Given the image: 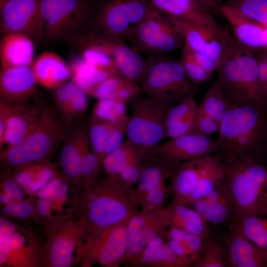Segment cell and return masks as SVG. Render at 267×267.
<instances>
[{"instance_id":"cell-1","label":"cell","mask_w":267,"mask_h":267,"mask_svg":"<svg viewBox=\"0 0 267 267\" xmlns=\"http://www.w3.org/2000/svg\"><path fill=\"white\" fill-rule=\"evenodd\" d=\"M216 154L253 157L258 160L267 139V105L248 104L231 108L221 121Z\"/></svg>"},{"instance_id":"cell-2","label":"cell","mask_w":267,"mask_h":267,"mask_svg":"<svg viewBox=\"0 0 267 267\" xmlns=\"http://www.w3.org/2000/svg\"><path fill=\"white\" fill-rule=\"evenodd\" d=\"M221 159L234 204L231 221L257 214L267 205V165L249 156Z\"/></svg>"},{"instance_id":"cell-3","label":"cell","mask_w":267,"mask_h":267,"mask_svg":"<svg viewBox=\"0 0 267 267\" xmlns=\"http://www.w3.org/2000/svg\"><path fill=\"white\" fill-rule=\"evenodd\" d=\"M217 72L216 81L232 107L248 104L267 105L259 82L255 54L235 39Z\"/></svg>"},{"instance_id":"cell-4","label":"cell","mask_w":267,"mask_h":267,"mask_svg":"<svg viewBox=\"0 0 267 267\" xmlns=\"http://www.w3.org/2000/svg\"><path fill=\"white\" fill-rule=\"evenodd\" d=\"M65 135V124L57 109L50 105L45 106L42 107L35 129L18 145L3 150L1 159L15 167L44 162Z\"/></svg>"},{"instance_id":"cell-5","label":"cell","mask_w":267,"mask_h":267,"mask_svg":"<svg viewBox=\"0 0 267 267\" xmlns=\"http://www.w3.org/2000/svg\"><path fill=\"white\" fill-rule=\"evenodd\" d=\"M44 40L72 44L90 31L95 12L86 0H41Z\"/></svg>"},{"instance_id":"cell-6","label":"cell","mask_w":267,"mask_h":267,"mask_svg":"<svg viewBox=\"0 0 267 267\" xmlns=\"http://www.w3.org/2000/svg\"><path fill=\"white\" fill-rule=\"evenodd\" d=\"M146 62L140 87L150 97L175 103L196 93V83L187 76L179 60L152 58Z\"/></svg>"},{"instance_id":"cell-7","label":"cell","mask_w":267,"mask_h":267,"mask_svg":"<svg viewBox=\"0 0 267 267\" xmlns=\"http://www.w3.org/2000/svg\"><path fill=\"white\" fill-rule=\"evenodd\" d=\"M174 103L149 97L139 102L128 117L127 138L139 149L143 158L152 154L165 137L166 117Z\"/></svg>"},{"instance_id":"cell-8","label":"cell","mask_w":267,"mask_h":267,"mask_svg":"<svg viewBox=\"0 0 267 267\" xmlns=\"http://www.w3.org/2000/svg\"><path fill=\"white\" fill-rule=\"evenodd\" d=\"M153 9L150 0H111L95 13L90 31L125 42Z\"/></svg>"},{"instance_id":"cell-9","label":"cell","mask_w":267,"mask_h":267,"mask_svg":"<svg viewBox=\"0 0 267 267\" xmlns=\"http://www.w3.org/2000/svg\"><path fill=\"white\" fill-rule=\"evenodd\" d=\"M128 40L138 52L152 54L170 52L184 44L182 34L170 17L154 8Z\"/></svg>"},{"instance_id":"cell-10","label":"cell","mask_w":267,"mask_h":267,"mask_svg":"<svg viewBox=\"0 0 267 267\" xmlns=\"http://www.w3.org/2000/svg\"><path fill=\"white\" fill-rule=\"evenodd\" d=\"M169 17L182 34L184 44L192 51L212 59L219 69L234 43L228 27L219 23L212 26H200Z\"/></svg>"},{"instance_id":"cell-11","label":"cell","mask_w":267,"mask_h":267,"mask_svg":"<svg viewBox=\"0 0 267 267\" xmlns=\"http://www.w3.org/2000/svg\"><path fill=\"white\" fill-rule=\"evenodd\" d=\"M72 44L80 49L92 47L103 51L114 60L124 77L134 83L140 82L146 69V62L139 52L125 41L90 31Z\"/></svg>"},{"instance_id":"cell-12","label":"cell","mask_w":267,"mask_h":267,"mask_svg":"<svg viewBox=\"0 0 267 267\" xmlns=\"http://www.w3.org/2000/svg\"><path fill=\"white\" fill-rule=\"evenodd\" d=\"M41 0H4L0 3V33H21L44 41Z\"/></svg>"},{"instance_id":"cell-13","label":"cell","mask_w":267,"mask_h":267,"mask_svg":"<svg viewBox=\"0 0 267 267\" xmlns=\"http://www.w3.org/2000/svg\"><path fill=\"white\" fill-rule=\"evenodd\" d=\"M217 140L211 136L192 132L170 138L159 144L153 154L177 164L208 155L216 154Z\"/></svg>"},{"instance_id":"cell-14","label":"cell","mask_w":267,"mask_h":267,"mask_svg":"<svg viewBox=\"0 0 267 267\" xmlns=\"http://www.w3.org/2000/svg\"><path fill=\"white\" fill-rule=\"evenodd\" d=\"M129 219L99 230L87 246L86 253L102 266L117 265L126 254Z\"/></svg>"},{"instance_id":"cell-15","label":"cell","mask_w":267,"mask_h":267,"mask_svg":"<svg viewBox=\"0 0 267 267\" xmlns=\"http://www.w3.org/2000/svg\"><path fill=\"white\" fill-rule=\"evenodd\" d=\"M38 84L32 66L1 67L0 101L13 104L27 103L35 96Z\"/></svg>"},{"instance_id":"cell-16","label":"cell","mask_w":267,"mask_h":267,"mask_svg":"<svg viewBox=\"0 0 267 267\" xmlns=\"http://www.w3.org/2000/svg\"><path fill=\"white\" fill-rule=\"evenodd\" d=\"M87 205L88 222L100 230L128 219V205L114 193L101 192L91 195Z\"/></svg>"},{"instance_id":"cell-17","label":"cell","mask_w":267,"mask_h":267,"mask_svg":"<svg viewBox=\"0 0 267 267\" xmlns=\"http://www.w3.org/2000/svg\"><path fill=\"white\" fill-rule=\"evenodd\" d=\"M221 8L239 44L254 52L267 50V25L244 16L227 4Z\"/></svg>"},{"instance_id":"cell-18","label":"cell","mask_w":267,"mask_h":267,"mask_svg":"<svg viewBox=\"0 0 267 267\" xmlns=\"http://www.w3.org/2000/svg\"><path fill=\"white\" fill-rule=\"evenodd\" d=\"M225 245L229 267H267V252L240 232L229 229Z\"/></svg>"},{"instance_id":"cell-19","label":"cell","mask_w":267,"mask_h":267,"mask_svg":"<svg viewBox=\"0 0 267 267\" xmlns=\"http://www.w3.org/2000/svg\"><path fill=\"white\" fill-rule=\"evenodd\" d=\"M11 105L4 138L7 147L18 145L33 132L43 107L27 103Z\"/></svg>"},{"instance_id":"cell-20","label":"cell","mask_w":267,"mask_h":267,"mask_svg":"<svg viewBox=\"0 0 267 267\" xmlns=\"http://www.w3.org/2000/svg\"><path fill=\"white\" fill-rule=\"evenodd\" d=\"M190 205L209 224L218 225L231 220L234 204L224 180L211 192Z\"/></svg>"},{"instance_id":"cell-21","label":"cell","mask_w":267,"mask_h":267,"mask_svg":"<svg viewBox=\"0 0 267 267\" xmlns=\"http://www.w3.org/2000/svg\"><path fill=\"white\" fill-rule=\"evenodd\" d=\"M82 226L73 222L62 224L51 236L47 249L49 266L69 267L73 265L74 252Z\"/></svg>"},{"instance_id":"cell-22","label":"cell","mask_w":267,"mask_h":267,"mask_svg":"<svg viewBox=\"0 0 267 267\" xmlns=\"http://www.w3.org/2000/svg\"><path fill=\"white\" fill-rule=\"evenodd\" d=\"M153 7L163 14L203 26L219 23L213 15L195 0H150Z\"/></svg>"},{"instance_id":"cell-23","label":"cell","mask_w":267,"mask_h":267,"mask_svg":"<svg viewBox=\"0 0 267 267\" xmlns=\"http://www.w3.org/2000/svg\"><path fill=\"white\" fill-rule=\"evenodd\" d=\"M60 163L67 178L78 181L83 178L81 162L85 148L90 146L89 136L81 128L68 133L63 140Z\"/></svg>"},{"instance_id":"cell-24","label":"cell","mask_w":267,"mask_h":267,"mask_svg":"<svg viewBox=\"0 0 267 267\" xmlns=\"http://www.w3.org/2000/svg\"><path fill=\"white\" fill-rule=\"evenodd\" d=\"M34 42L23 33L3 35L0 45L1 67L31 66L35 50Z\"/></svg>"},{"instance_id":"cell-25","label":"cell","mask_w":267,"mask_h":267,"mask_svg":"<svg viewBox=\"0 0 267 267\" xmlns=\"http://www.w3.org/2000/svg\"><path fill=\"white\" fill-rule=\"evenodd\" d=\"M208 155L180 162L175 166L171 178L176 201L187 205L200 180Z\"/></svg>"},{"instance_id":"cell-26","label":"cell","mask_w":267,"mask_h":267,"mask_svg":"<svg viewBox=\"0 0 267 267\" xmlns=\"http://www.w3.org/2000/svg\"><path fill=\"white\" fill-rule=\"evenodd\" d=\"M32 68L38 84L48 89L59 87L73 74L71 68L52 51L41 54L33 62Z\"/></svg>"},{"instance_id":"cell-27","label":"cell","mask_w":267,"mask_h":267,"mask_svg":"<svg viewBox=\"0 0 267 267\" xmlns=\"http://www.w3.org/2000/svg\"><path fill=\"white\" fill-rule=\"evenodd\" d=\"M230 222V229L240 232L267 252V205L256 214Z\"/></svg>"},{"instance_id":"cell-28","label":"cell","mask_w":267,"mask_h":267,"mask_svg":"<svg viewBox=\"0 0 267 267\" xmlns=\"http://www.w3.org/2000/svg\"><path fill=\"white\" fill-rule=\"evenodd\" d=\"M224 179V167L221 157L217 154L209 155L200 180L191 193L187 205L208 195Z\"/></svg>"},{"instance_id":"cell-29","label":"cell","mask_w":267,"mask_h":267,"mask_svg":"<svg viewBox=\"0 0 267 267\" xmlns=\"http://www.w3.org/2000/svg\"><path fill=\"white\" fill-rule=\"evenodd\" d=\"M170 225L203 239L210 235L209 223L195 210L175 201L171 208Z\"/></svg>"},{"instance_id":"cell-30","label":"cell","mask_w":267,"mask_h":267,"mask_svg":"<svg viewBox=\"0 0 267 267\" xmlns=\"http://www.w3.org/2000/svg\"><path fill=\"white\" fill-rule=\"evenodd\" d=\"M73 82L87 94H89L97 83L107 78L117 77V72L92 65L82 57L72 63Z\"/></svg>"},{"instance_id":"cell-31","label":"cell","mask_w":267,"mask_h":267,"mask_svg":"<svg viewBox=\"0 0 267 267\" xmlns=\"http://www.w3.org/2000/svg\"><path fill=\"white\" fill-rule=\"evenodd\" d=\"M142 261L145 263L160 264L168 267H184L192 262L178 257L162 237L152 238L141 252Z\"/></svg>"},{"instance_id":"cell-32","label":"cell","mask_w":267,"mask_h":267,"mask_svg":"<svg viewBox=\"0 0 267 267\" xmlns=\"http://www.w3.org/2000/svg\"><path fill=\"white\" fill-rule=\"evenodd\" d=\"M141 158L143 157L139 149L126 138L119 147L104 157L102 164L109 176L117 177L126 167Z\"/></svg>"},{"instance_id":"cell-33","label":"cell","mask_w":267,"mask_h":267,"mask_svg":"<svg viewBox=\"0 0 267 267\" xmlns=\"http://www.w3.org/2000/svg\"><path fill=\"white\" fill-rule=\"evenodd\" d=\"M232 108L222 90L216 81L211 86L198 107V111L214 119L220 125L227 111Z\"/></svg>"},{"instance_id":"cell-34","label":"cell","mask_w":267,"mask_h":267,"mask_svg":"<svg viewBox=\"0 0 267 267\" xmlns=\"http://www.w3.org/2000/svg\"><path fill=\"white\" fill-rule=\"evenodd\" d=\"M193 265L196 267H229L225 248L209 237L205 239L202 251Z\"/></svg>"},{"instance_id":"cell-35","label":"cell","mask_w":267,"mask_h":267,"mask_svg":"<svg viewBox=\"0 0 267 267\" xmlns=\"http://www.w3.org/2000/svg\"><path fill=\"white\" fill-rule=\"evenodd\" d=\"M91 122L89 134L90 146L101 164L105 156V148L111 122L94 117Z\"/></svg>"},{"instance_id":"cell-36","label":"cell","mask_w":267,"mask_h":267,"mask_svg":"<svg viewBox=\"0 0 267 267\" xmlns=\"http://www.w3.org/2000/svg\"><path fill=\"white\" fill-rule=\"evenodd\" d=\"M125 103L113 99H99L93 109V117L110 122L128 120Z\"/></svg>"},{"instance_id":"cell-37","label":"cell","mask_w":267,"mask_h":267,"mask_svg":"<svg viewBox=\"0 0 267 267\" xmlns=\"http://www.w3.org/2000/svg\"><path fill=\"white\" fill-rule=\"evenodd\" d=\"M226 4L244 16L267 26V0H229Z\"/></svg>"},{"instance_id":"cell-38","label":"cell","mask_w":267,"mask_h":267,"mask_svg":"<svg viewBox=\"0 0 267 267\" xmlns=\"http://www.w3.org/2000/svg\"><path fill=\"white\" fill-rule=\"evenodd\" d=\"M131 81L122 76L113 77L94 85L88 94L99 99H116L118 91Z\"/></svg>"},{"instance_id":"cell-39","label":"cell","mask_w":267,"mask_h":267,"mask_svg":"<svg viewBox=\"0 0 267 267\" xmlns=\"http://www.w3.org/2000/svg\"><path fill=\"white\" fill-rule=\"evenodd\" d=\"M188 78L195 83L206 82L212 75L203 70L196 62L192 50L183 44L178 60Z\"/></svg>"},{"instance_id":"cell-40","label":"cell","mask_w":267,"mask_h":267,"mask_svg":"<svg viewBox=\"0 0 267 267\" xmlns=\"http://www.w3.org/2000/svg\"><path fill=\"white\" fill-rule=\"evenodd\" d=\"M168 237V239L177 240L182 243L196 260L202 251L205 240L197 235L190 233L172 225H170Z\"/></svg>"},{"instance_id":"cell-41","label":"cell","mask_w":267,"mask_h":267,"mask_svg":"<svg viewBox=\"0 0 267 267\" xmlns=\"http://www.w3.org/2000/svg\"><path fill=\"white\" fill-rule=\"evenodd\" d=\"M198 105L193 97L184 99L169 110L165 120L166 129L196 112Z\"/></svg>"},{"instance_id":"cell-42","label":"cell","mask_w":267,"mask_h":267,"mask_svg":"<svg viewBox=\"0 0 267 267\" xmlns=\"http://www.w3.org/2000/svg\"><path fill=\"white\" fill-rule=\"evenodd\" d=\"M81 50L82 57L88 63L100 68L120 73L114 60L103 51L92 47H85Z\"/></svg>"},{"instance_id":"cell-43","label":"cell","mask_w":267,"mask_h":267,"mask_svg":"<svg viewBox=\"0 0 267 267\" xmlns=\"http://www.w3.org/2000/svg\"><path fill=\"white\" fill-rule=\"evenodd\" d=\"M57 174L54 166L46 162H40L38 170L30 183L25 188L28 191L38 192L45 186Z\"/></svg>"},{"instance_id":"cell-44","label":"cell","mask_w":267,"mask_h":267,"mask_svg":"<svg viewBox=\"0 0 267 267\" xmlns=\"http://www.w3.org/2000/svg\"><path fill=\"white\" fill-rule=\"evenodd\" d=\"M127 121L128 120L111 122L105 148V156L123 142L124 137L126 134Z\"/></svg>"},{"instance_id":"cell-45","label":"cell","mask_w":267,"mask_h":267,"mask_svg":"<svg viewBox=\"0 0 267 267\" xmlns=\"http://www.w3.org/2000/svg\"><path fill=\"white\" fill-rule=\"evenodd\" d=\"M89 146L84 150L81 162L82 177L88 182L92 180L100 165L95 155L89 150Z\"/></svg>"},{"instance_id":"cell-46","label":"cell","mask_w":267,"mask_h":267,"mask_svg":"<svg viewBox=\"0 0 267 267\" xmlns=\"http://www.w3.org/2000/svg\"><path fill=\"white\" fill-rule=\"evenodd\" d=\"M197 114V111L185 119L167 128L166 129L165 137L172 138L193 132Z\"/></svg>"},{"instance_id":"cell-47","label":"cell","mask_w":267,"mask_h":267,"mask_svg":"<svg viewBox=\"0 0 267 267\" xmlns=\"http://www.w3.org/2000/svg\"><path fill=\"white\" fill-rule=\"evenodd\" d=\"M220 124L212 117L199 112L197 114L193 132L211 136L218 132Z\"/></svg>"},{"instance_id":"cell-48","label":"cell","mask_w":267,"mask_h":267,"mask_svg":"<svg viewBox=\"0 0 267 267\" xmlns=\"http://www.w3.org/2000/svg\"><path fill=\"white\" fill-rule=\"evenodd\" d=\"M40 163L28 164L17 167L13 178L21 186L25 188L33 180Z\"/></svg>"},{"instance_id":"cell-49","label":"cell","mask_w":267,"mask_h":267,"mask_svg":"<svg viewBox=\"0 0 267 267\" xmlns=\"http://www.w3.org/2000/svg\"><path fill=\"white\" fill-rule=\"evenodd\" d=\"M139 159L128 165L121 172L117 178L122 183L132 185L138 182L142 166Z\"/></svg>"},{"instance_id":"cell-50","label":"cell","mask_w":267,"mask_h":267,"mask_svg":"<svg viewBox=\"0 0 267 267\" xmlns=\"http://www.w3.org/2000/svg\"><path fill=\"white\" fill-rule=\"evenodd\" d=\"M65 182L64 179L57 173L45 186L38 191V197L39 199H50L54 202L59 190Z\"/></svg>"},{"instance_id":"cell-51","label":"cell","mask_w":267,"mask_h":267,"mask_svg":"<svg viewBox=\"0 0 267 267\" xmlns=\"http://www.w3.org/2000/svg\"><path fill=\"white\" fill-rule=\"evenodd\" d=\"M3 192L8 195L13 201L24 200V193L19 185L13 178H6L3 183Z\"/></svg>"},{"instance_id":"cell-52","label":"cell","mask_w":267,"mask_h":267,"mask_svg":"<svg viewBox=\"0 0 267 267\" xmlns=\"http://www.w3.org/2000/svg\"><path fill=\"white\" fill-rule=\"evenodd\" d=\"M166 189L164 183L147 192L145 199L148 205L154 207L162 203L166 197Z\"/></svg>"},{"instance_id":"cell-53","label":"cell","mask_w":267,"mask_h":267,"mask_svg":"<svg viewBox=\"0 0 267 267\" xmlns=\"http://www.w3.org/2000/svg\"><path fill=\"white\" fill-rule=\"evenodd\" d=\"M254 53L257 61L259 82L264 97L267 87V65L260 51L255 52Z\"/></svg>"},{"instance_id":"cell-54","label":"cell","mask_w":267,"mask_h":267,"mask_svg":"<svg viewBox=\"0 0 267 267\" xmlns=\"http://www.w3.org/2000/svg\"><path fill=\"white\" fill-rule=\"evenodd\" d=\"M11 104L0 101V146L4 144V138L7 121L11 109Z\"/></svg>"},{"instance_id":"cell-55","label":"cell","mask_w":267,"mask_h":267,"mask_svg":"<svg viewBox=\"0 0 267 267\" xmlns=\"http://www.w3.org/2000/svg\"><path fill=\"white\" fill-rule=\"evenodd\" d=\"M192 51L196 62L203 70L211 75L218 71L219 67L212 59L203 54Z\"/></svg>"},{"instance_id":"cell-56","label":"cell","mask_w":267,"mask_h":267,"mask_svg":"<svg viewBox=\"0 0 267 267\" xmlns=\"http://www.w3.org/2000/svg\"><path fill=\"white\" fill-rule=\"evenodd\" d=\"M33 207L30 202L22 200L16 201L12 215L21 219L30 217L33 212Z\"/></svg>"},{"instance_id":"cell-57","label":"cell","mask_w":267,"mask_h":267,"mask_svg":"<svg viewBox=\"0 0 267 267\" xmlns=\"http://www.w3.org/2000/svg\"><path fill=\"white\" fill-rule=\"evenodd\" d=\"M200 4L208 10L213 15H222L221 5H220L217 0H195Z\"/></svg>"},{"instance_id":"cell-58","label":"cell","mask_w":267,"mask_h":267,"mask_svg":"<svg viewBox=\"0 0 267 267\" xmlns=\"http://www.w3.org/2000/svg\"><path fill=\"white\" fill-rule=\"evenodd\" d=\"M53 201L48 198L40 199L36 206V211L39 215L44 217L49 212Z\"/></svg>"},{"instance_id":"cell-59","label":"cell","mask_w":267,"mask_h":267,"mask_svg":"<svg viewBox=\"0 0 267 267\" xmlns=\"http://www.w3.org/2000/svg\"><path fill=\"white\" fill-rule=\"evenodd\" d=\"M17 230L14 223L1 217L0 219V236H7Z\"/></svg>"},{"instance_id":"cell-60","label":"cell","mask_w":267,"mask_h":267,"mask_svg":"<svg viewBox=\"0 0 267 267\" xmlns=\"http://www.w3.org/2000/svg\"><path fill=\"white\" fill-rule=\"evenodd\" d=\"M16 201H12L9 203L6 204L3 208V213L6 216L12 215L14 209Z\"/></svg>"},{"instance_id":"cell-61","label":"cell","mask_w":267,"mask_h":267,"mask_svg":"<svg viewBox=\"0 0 267 267\" xmlns=\"http://www.w3.org/2000/svg\"><path fill=\"white\" fill-rule=\"evenodd\" d=\"M259 160L267 165V139L264 144Z\"/></svg>"},{"instance_id":"cell-62","label":"cell","mask_w":267,"mask_h":267,"mask_svg":"<svg viewBox=\"0 0 267 267\" xmlns=\"http://www.w3.org/2000/svg\"><path fill=\"white\" fill-rule=\"evenodd\" d=\"M0 203L2 204L6 205L13 201L11 198L4 192L1 193L0 196Z\"/></svg>"},{"instance_id":"cell-63","label":"cell","mask_w":267,"mask_h":267,"mask_svg":"<svg viewBox=\"0 0 267 267\" xmlns=\"http://www.w3.org/2000/svg\"><path fill=\"white\" fill-rule=\"evenodd\" d=\"M267 65V50L260 51Z\"/></svg>"},{"instance_id":"cell-64","label":"cell","mask_w":267,"mask_h":267,"mask_svg":"<svg viewBox=\"0 0 267 267\" xmlns=\"http://www.w3.org/2000/svg\"><path fill=\"white\" fill-rule=\"evenodd\" d=\"M264 97H265V100L267 101V87L264 93Z\"/></svg>"}]
</instances>
